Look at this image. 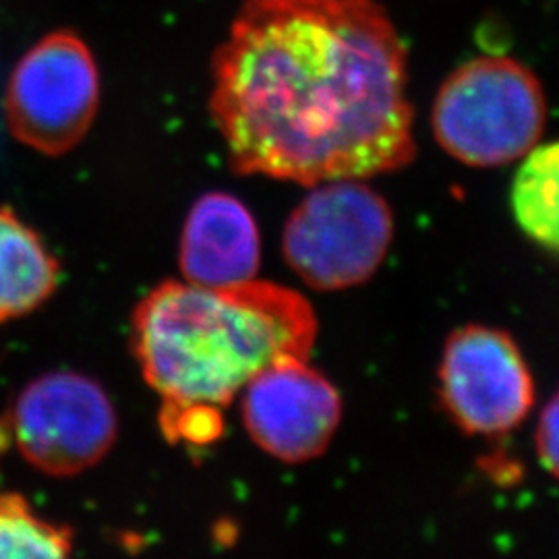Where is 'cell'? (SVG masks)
<instances>
[{"instance_id":"obj_1","label":"cell","mask_w":559,"mask_h":559,"mask_svg":"<svg viewBox=\"0 0 559 559\" xmlns=\"http://www.w3.org/2000/svg\"><path fill=\"white\" fill-rule=\"evenodd\" d=\"M212 71L239 175L313 187L415 158L404 44L371 0H245Z\"/></svg>"},{"instance_id":"obj_2","label":"cell","mask_w":559,"mask_h":559,"mask_svg":"<svg viewBox=\"0 0 559 559\" xmlns=\"http://www.w3.org/2000/svg\"><path fill=\"white\" fill-rule=\"evenodd\" d=\"M316 336L309 300L253 278L221 288L164 282L138 305L131 342L164 402L222 408L263 369L309 359Z\"/></svg>"},{"instance_id":"obj_3","label":"cell","mask_w":559,"mask_h":559,"mask_svg":"<svg viewBox=\"0 0 559 559\" xmlns=\"http://www.w3.org/2000/svg\"><path fill=\"white\" fill-rule=\"evenodd\" d=\"M547 104L537 75L510 57H479L443 81L431 127L441 147L475 168L522 160L537 143Z\"/></svg>"},{"instance_id":"obj_4","label":"cell","mask_w":559,"mask_h":559,"mask_svg":"<svg viewBox=\"0 0 559 559\" xmlns=\"http://www.w3.org/2000/svg\"><path fill=\"white\" fill-rule=\"evenodd\" d=\"M311 189L286 222V263L316 290L359 286L380 270L390 251L392 210L359 179L328 180Z\"/></svg>"},{"instance_id":"obj_5","label":"cell","mask_w":559,"mask_h":559,"mask_svg":"<svg viewBox=\"0 0 559 559\" xmlns=\"http://www.w3.org/2000/svg\"><path fill=\"white\" fill-rule=\"evenodd\" d=\"M2 106L15 140L46 156L71 152L100 106V73L87 44L73 32L41 38L17 62Z\"/></svg>"},{"instance_id":"obj_6","label":"cell","mask_w":559,"mask_h":559,"mask_svg":"<svg viewBox=\"0 0 559 559\" xmlns=\"http://www.w3.org/2000/svg\"><path fill=\"white\" fill-rule=\"evenodd\" d=\"M21 456L50 477H75L115 445L119 423L100 383L48 373L25 385L11 413Z\"/></svg>"},{"instance_id":"obj_7","label":"cell","mask_w":559,"mask_h":559,"mask_svg":"<svg viewBox=\"0 0 559 559\" xmlns=\"http://www.w3.org/2000/svg\"><path fill=\"white\" fill-rule=\"evenodd\" d=\"M441 402L462 431L503 436L528 417L535 383L510 334L466 325L445 342L440 365Z\"/></svg>"},{"instance_id":"obj_8","label":"cell","mask_w":559,"mask_h":559,"mask_svg":"<svg viewBox=\"0 0 559 559\" xmlns=\"http://www.w3.org/2000/svg\"><path fill=\"white\" fill-rule=\"evenodd\" d=\"M242 390V420L251 440L280 462L318 459L338 431V390L307 360L272 365Z\"/></svg>"},{"instance_id":"obj_9","label":"cell","mask_w":559,"mask_h":559,"mask_svg":"<svg viewBox=\"0 0 559 559\" xmlns=\"http://www.w3.org/2000/svg\"><path fill=\"white\" fill-rule=\"evenodd\" d=\"M180 272L189 284L221 288L255 278L261 242L251 212L228 193H207L180 237Z\"/></svg>"},{"instance_id":"obj_10","label":"cell","mask_w":559,"mask_h":559,"mask_svg":"<svg viewBox=\"0 0 559 559\" xmlns=\"http://www.w3.org/2000/svg\"><path fill=\"white\" fill-rule=\"evenodd\" d=\"M59 276L44 240L13 210L0 207V323L36 311L55 295Z\"/></svg>"},{"instance_id":"obj_11","label":"cell","mask_w":559,"mask_h":559,"mask_svg":"<svg viewBox=\"0 0 559 559\" xmlns=\"http://www.w3.org/2000/svg\"><path fill=\"white\" fill-rule=\"evenodd\" d=\"M520 228L543 249L559 253V141L535 145L512 182Z\"/></svg>"},{"instance_id":"obj_12","label":"cell","mask_w":559,"mask_h":559,"mask_svg":"<svg viewBox=\"0 0 559 559\" xmlns=\"http://www.w3.org/2000/svg\"><path fill=\"white\" fill-rule=\"evenodd\" d=\"M73 533L44 520L20 493H0V558H64Z\"/></svg>"},{"instance_id":"obj_13","label":"cell","mask_w":559,"mask_h":559,"mask_svg":"<svg viewBox=\"0 0 559 559\" xmlns=\"http://www.w3.org/2000/svg\"><path fill=\"white\" fill-rule=\"evenodd\" d=\"M160 427L173 443L207 445L222 438V408L210 404H162Z\"/></svg>"},{"instance_id":"obj_14","label":"cell","mask_w":559,"mask_h":559,"mask_svg":"<svg viewBox=\"0 0 559 559\" xmlns=\"http://www.w3.org/2000/svg\"><path fill=\"white\" fill-rule=\"evenodd\" d=\"M535 443L540 464L551 477L559 480V392L540 413Z\"/></svg>"}]
</instances>
